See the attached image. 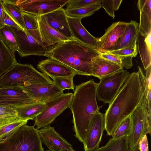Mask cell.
I'll return each instance as SVG.
<instances>
[{"instance_id":"cell-1","label":"cell","mask_w":151,"mask_h":151,"mask_svg":"<svg viewBox=\"0 0 151 151\" xmlns=\"http://www.w3.org/2000/svg\"><path fill=\"white\" fill-rule=\"evenodd\" d=\"M142 96L138 73H131L106 111L105 129L108 135L111 136L121 122L131 115Z\"/></svg>"},{"instance_id":"cell-2","label":"cell","mask_w":151,"mask_h":151,"mask_svg":"<svg viewBox=\"0 0 151 151\" xmlns=\"http://www.w3.org/2000/svg\"><path fill=\"white\" fill-rule=\"evenodd\" d=\"M98 83L92 79L76 86L69 106L73 115L75 136L83 144L91 121L101 107L98 106L96 89Z\"/></svg>"},{"instance_id":"cell-3","label":"cell","mask_w":151,"mask_h":151,"mask_svg":"<svg viewBox=\"0 0 151 151\" xmlns=\"http://www.w3.org/2000/svg\"><path fill=\"white\" fill-rule=\"evenodd\" d=\"M101 54L95 48L72 39L49 48L45 56L64 64L78 75L92 76L93 63Z\"/></svg>"},{"instance_id":"cell-4","label":"cell","mask_w":151,"mask_h":151,"mask_svg":"<svg viewBox=\"0 0 151 151\" xmlns=\"http://www.w3.org/2000/svg\"><path fill=\"white\" fill-rule=\"evenodd\" d=\"M25 82L45 83L53 81L31 64L17 63L0 77V88L19 86Z\"/></svg>"},{"instance_id":"cell-5","label":"cell","mask_w":151,"mask_h":151,"mask_svg":"<svg viewBox=\"0 0 151 151\" xmlns=\"http://www.w3.org/2000/svg\"><path fill=\"white\" fill-rule=\"evenodd\" d=\"M0 151H44L38 128L21 126L8 141L0 144Z\"/></svg>"},{"instance_id":"cell-6","label":"cell","mask_w":151,"mask_h":151,"mask_svg":"<svg viewBox=\"0 0 151 151\" xmlns=\"http://www.w3.org/2000/svg\"><path fill=\"white\" fill-rule=\"evenodd\" d=\"M11 28L15 37L21 57L31 55L45 56L47 47L42 41L39 29L29 30Z\"/></svg>"},{"instance_id":"cell-7","label":"cell","mask_w":151,"mask_h":151,"mask_svg":"<svg viewBox=\"0 0 151 151\" xmlns=\"http://www.w3.org/2000/svg\"><path fill=\"white\" fill-rule=\"evenodd\" d=\"M129 75V73L123 68L99 79L96 89L97 99L110 104Z\"/></svg>"},{"instance_id":"cell-8","label":"cell","mask_w":151,"mask_h":151,"mask_svg":"<svg viewBox=\"0 0 151 151\" xmlns=\"http://www.w3.org/2000/svg\"><path fill=\"white\" fill-rule=\"evenodd\" d=\"M147 110L139 104L130 115L132 122L130 133L127 136L129 151H139L138 143L142 137L151 133V117Z\"/></svg>"},{"instance_id":"cell-9","label":"cell","mask_w":151,"mask_h":151,"mask_svg":"<svg viewBox=\"0 0 151 151\" xmlns=\"http://www.w3.org/2000/svg\"><path fill=\"white\" fill-rule=\"evenodd\" d=\"M73 96L72 93H63L45 102L43 111L34 119L35 126L38 129L48 126L65 110L69 107Z\"/></svg>"},{"instance_id":"cell-10","label":"cell","mask_w":151,"mask_h":151,"mask_svg":"<svg viewBox=\"0 0 151 151\" xmlns=\"http://www.w3.org/2000/svg\"><path fill=\"white\" fill-rule=\"evenodd\" d=\"M20 87L31 98L35 101L45 103L63 93V91L53 83H31L25 82Z\"/></svg>"},{"instance_id":"cell-11","label":"cell","mask_w":151,"mask_h":151,"mask_svg":"<svg viewBox=\"0 0 151 151\" xmlns=\"http://www.w3.org/2000/svg\"><path fill=\"white\" fill-rule=\"evenodd\" d=\"M69 0H22L18 5L22 11L39 17L62 8L67 4Z\"/></svg>"},{"instance_id":"cell-12","label":"cell","mask_w":151,"mask_h":151,"mask_svg":"<svg viewBox=\"0 0 151 151\" xmlns=\"http://www.w3.org/2000/svg\"><path fill=\"white\" fill-rule=\"evenodd\" d=\"M127 24V22L121 21L113 23L106 30L104 35L97 38V50L101 54L112 51L124 32Z\"/></svg>"},{"instance_id":"cell-13","label":"cell","mask_w":151,"mask_h":151,"mask_svg":"<svg viewBox=\"0 0 151 151\" xmlns=\"http://www.w3.org/2000/svg\"><path fill=\"white\" fill-rule=\"evenodd\" d=\"M105 125L104 114L99 110L91 121L87 135L83 144L85 151H94L99 148Z\"/></svg>"},{"instance_id":"cell-14","label":"cell","mask_w":151,"mask_h":151,"mask_svg":"<svg viewBox=\"0 0 151 151\" xmlns=\"http://www.w3.org/2000/svg\"><path fill=\"white\" fill-rule=\"evenodd\" d=\"M19 86L0 88V106L14 108L36 102Z\"/></svg>"},{"instance_id":"cell-15","label":"cell","mask_w":151,"mask_h":151,"mask_svg":"<svg viewBox=\"0 0 151 151\" xmlns=\"http://www.w3.org/2000/svg\"><path fill=\"white\" fill-rule=\"evenodd\" d=\"M42 142L49 149L52 148L55 151H74L72 145L63 138L50 126L38 130Z\"/></svg>"},{"instance_id":"cell-16","label":"cell","mask_w":151,"mask_h":151,"mask_svg":"<svg viewBox=\"0 0 151 151\" xmlns=\"http://www.w3.org/2000/svg\"><path fill=\"white\" fill-rule=\"evenodd\" d=\"M37 68L48 76L56 77H74L76 71L64 64L52 58L40 62Z\"/></svg>"},{"instance_id":"cell-17","label":"cell","mask_w":151,"mask_h":151,"mask_svg":"<svg viewBox=\"0 0 151 151\" xmlns=\"http://www.w3.org/2000/svg\"><path fill=\"white\" fill-rule=\"evenodd\" d=\"M39 17L62 35L70 39H74L69 28L65 10L63 8Z\"/></svg>"},{"instance_id":"cell-18","label":"cell","mask_w":151,"mask_h":151,"mask_svg":"<svg viewBox=\"0 0 151 151\" xmlns=\"http://www.w3.org/2000/svg\"><path fill=\"white\" fill-rule=\"evenodd\" d=\"M67 19L71 32L74 39L96 49L97 38L91 34L82 24L81 22L82 19L67 17Z\"/></svg>"},{"instance_id":"cell-19","label":"cell","mask_w":151,"mask_h":151,"mask_svg":"<svg viewBox=\"0 0 151 151\" xmlns=\"http://www.w3.org/2000/svg\"><path fill=\"white\" fill-rule=\"evenodd\" d=\"M42 41L48 48L70 40L49 26L40 17H37Z\"/></svg>"},{"instance_id":"cell-20","label":"cell","mask_w":151,"mask_h":151,"mask_svg":"<svg viewBox=\"0 0 151 151\" xmlns=\"http://www.w3.org/2000/svg\"><path fill=\"white\" fill-rule=\"evenodd\" d=\"M138 32L139 24L137 22L133 20L127 22L124 32L119 39L116 46L113 50L133 48L137 46Z\"/></svg>"},{"instance_id":"cell-21","label":"cell","mask_w":151,"mask_h":151,"mask_svg":"<svg viewBox=\"0 0 151 151\" xmlns=\"http://www.w3.org/2000/svg\"><path fill=\"white\" fill-rule=\"evenodd\" d=\"M137 5L140 14L139 32L147 36L151 33V0H139Z\"/></svg>"},{"instance_id":"cell-22","label":"cell","mask_w":151,"mask_h":151,"mask_svg":"<svg viewBox=\"0 0 151 151\" xmlns=\"http://www.w3.org/2000/svg\"><path fill=\"white\" fill-rule=\"evenodd\" d=\"M123 68L121 65L99 56L93 63L91 70L92 76L100 79Z\"/></svg>"},{"instance_id":"cell-23","label":"cell","mask_w":151,"mask_h":151,"mask_svg":"<svg viewBox=\"0 0 151 151\" xmlns=\"http://www.w3.org/2000/svg\"><path fill=\"white\" fill-rule=\"evenodd\" d=\"M45 106V103L36 101L14 108L20 119L28 121L34 119L43 111Z\"/></svg>"},{"instance_id":"cell-24","label":"cell","mask_w":151,"mask_h":151,"mask_svg":"<svg viewBox=\"0 0 151 151\" xmlns=\"http://www.w3.org/2000/svg\"><path fill=\"white\" fill-rule=\"evenodd\" d=\"M137 41L140 58L146 70L151 65V33L144 36L138 32Z\"/></svg>"},{"instance_id":"cell-25","label":"cell","mask_w":151,"mask_h":151,"mask_svg":"<svg viewBox=\"0 0 151 151\" xmlns=\"http://www.w3.org/2000/svg\"><path fill=\"white\" fill-rule=\"evenodd\" d=\"M17 63L14 52L0 39V77Z\"/></svg>"},{"instance_id":"cell-26","label":"cell","mask_w":151,"mask_h":151,"mask_svg":"<svg viewBox=\"0 0 151 151\" xmlns=\"http://www.w3.org/2000/svg\"><path fill=\"white\" fill-rule=\"evenodd\" d=\"M138 73L141 85L142 92L140 104L147 111L149 115H151V84L147 82L142 68L138 66Z\"/></svg>"},{"instance_id":"cell-27","label":"cell","mask_w":151,"mask_h":151,"mask_svg":"<svg viewBox=\"0 0 151 151\" xmlns=\"http://www.w3.org/2000/svg\"><path fill=\"white\" fill-rule=\"evenodd\" d=\"M16 0H2L4 11L23 29L25 27L23 21L22 11L17 5Z\"/></svg>"},{"instance_id":"cell-28","label":"cell","mask_w":151,"mask_h":151,"mask_svg":"<svg viewBox=\"0 0 151 151\" xmlns=\"http://www.w3.org/2000/svg\"><path fill=\"white\" fill-rule=\"evenodd\" d=\"M27 120H19L0 126V144L9 140Z\"/></svg>"},{"instance_id":"cell-29","label":"cell","mask_w":151,"mask_h":151,"mask_svg":"<svg viewBox=\"0 0 151 151\" xmlns=\"http://www.w3.org/2000/svg\"><path fill=\"white\" fill-rule=\"evenodd\" d=\"M94 151H129L127 136L116 139L111 138L106 145Z\"/></svg>"},{"instance_id":"cell-30","label":"cell","mask_w":151,"mask_h":151,"mask_svg":"<svg viewBox=\"0 0 151 151\" xmlns=\"http://www.w3.org/2000/svg\"><path fill=\"white\" fill-rule=\"evenodd\" d=\"M0 39L12 52L17 51L16 39L10 27L4 25L0 27Z\"/></svg>"},{"instance_id":"cell-31","label":"cell","mask_w":151,"mask_h":151,"mask_svg":"<svg viewBox=\"0 0 151 151\" xmlns=\"http://www.w3.org/2000/svg\"><path fill=\"white\" fill-rule=\"evenodd\" d=\"M101 8L98 6L66 9L65 13L67 17L82 19L92 15Z\"/></svg>"},{"instance_id":"cell-32","label":"cell","mask_w":151,"mask_h":151,"mask_svg":"<svg viewBox=\"0 0 151 151\" xmlns=\"http://www.w3.org/2000/svg\"><path fill=\"white\" fill-rule=\"evenodd\" d=\"M19 120L14 108L0 106V126Z\"/></svg>"},{"instance_id":"cell-33","label":"cell","mask_w":151,"mask_h":151,"mask_svg":"<svg viewBox=\"0 0 151 151\" xmlns=\"http://www.w3.org/2000/svg\"><path fill=\"white\" fill-rule=\"evenodd\" d=\"M131 119L130 116L118 125L111 136L112 138L116 139L124 136H128L131 132Z\"/></svg>"},{"instance_id":"cell-34","label":"cell","mask_w":151,"mask_h":151,"mask_svg":"<svg viewBox=\"0 0 151 151\" xmlns=\"http://www.w3.org/2000/svg\"><path fill=\"white\" fill-rule=\"evenodd\" d=\"M100 56L120 65L127 69L131 68L133 66L132 58L124 57L108 53L101 54Z\"/></svg>"},{"instance_id":"cell-35","label":"cell","mask_w":151,"mask_h":151,"mask_svg":"<svg viewBox=\"0 0 151 151\" xmlns=\"http://www.w3.org/2000/svg\"><path fill=\"white\" fill-rule=\"evenodd\" d=\"M102 0H69L66 9L101 6Z\"/></svg>"},{"instance_id":"cell-36","label":"cell","mask_w":151,"mask_h":151,"mask_svg":"<svg viewBox=\"0 0 151 151\" xmlns=\"http://www.w3.org/2000/svg\"><path fill=\"white\" fill-rule=\"evenodd\" d=\"M122 1V0H102L101 6L114 19L115 17V11L118 9Z\"/></svg>"},{"instance_id":"cell-37","label":"cell","mask_w":151,"mask_h":151,"mask_svg":"<svg viewBox=\"0 0 151 151\" xmlns=\"http://www.w3.org/2000/svg\"><path fill=\"white\" fill-rule=\"evenodd\" d=\"M22 15L25 29L36 30L39 29L38 18L36 16L23 11Z\"/></svg>"},{"instance_id":"cell-38","label":"cell","mask_w":151,"mask_h":151,"mask_svg":"<svg viewBox=\"0 0 151 151\" xmlns=\"http://www.w3.org/2000/svg\"><path fill=\"white\" fill-rule=\"evenodd\" d=\"M74 77H56L52 78L53 83L62 91L71 89L74 91L73 79Z\"/></svg>"},{"instance_id":"cell-39","label":"cell","mask_w":151,"mask_h":151,"mask_svg":"<svg viewBox=\"0 0 151 151\" xmlns=\"http://www.w3.org/2000/svg\"><path fill=\"white\" fill-rule=\"evenodd\" d=\"M107 53L124 57L133 58L137 55L138 51L137 46L133 48L113 50Z\"/></svg>"},{"instance_id":"cell-40","label":"cell","mask_w":151,"mask_h":151,"mask_svg":"<svg viewBox=\"0 0 151 151\" xmlns=\"http://www.w3.org/2000/svg\"><path fill=\"white\" fill-rule=\"evenodd\" d=\"M2 23L3 25H6L11 27L22 29L4 10L2 19Z\"/></svg>"},{"instance_id":"cell-41","label":"cell","mask_w":151,"mask_h":151,"mask_svg":"<svg viewBox=\"0 0 151 151\" xmlns=\"http://www.w3.org/2000/svg\"><path fill=\"white\" fill-rule=\"evenodd\" d=\"M138 148L139 151H149L148 142L147 134L144 135L139 140Z\"/></svg>"},{"instance_id":"cell-42","label":"cell","mask_w":151,"mask_h":151,"mask_svg":"<svg viewBox=\"0 0 151 151\" xmlns=\"http://www.w3.org/2000/svg\"><path fill=\"white\" fill-rule=\"evenodd\" d=\"M4 10L2 4V0H0V27H1L3 26L2 23V19Z\"/></svg>"},{"instance_id":"cell-43","label":"cell","mask_w":151,"mask_h":151,"mask_svg":"<svg viewBox=\"0 0 151 151\" xmlns=\"http://www.w3.org/2000/svg\"><path fill=\"white\" fill-rule=\"evenodd\" d=\"M46 151H55L52 148H49L48 150H47Z\"/></svg>"},{"instance_id":"cell-44","label":"cell","mask_w":151,"mask_h":151,"mask_svg":"<svg viewBox=\"0 0 151 151\" xmlns=\"http://www.w3.org/2000/svg\"><path fill=\"white\" fill-rule=\"evenodd\" d=\"M74 151H75V150H74Z\"/></svg>"}]
</instances>
